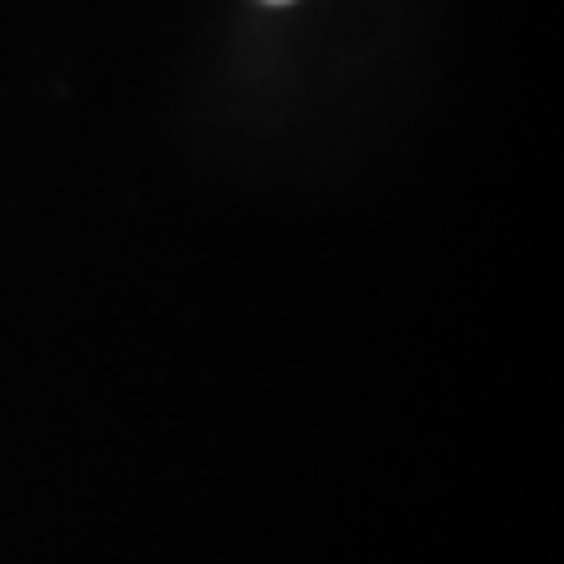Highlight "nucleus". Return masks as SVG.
Wrapping results in <instances>:
<instances>
[{
	"label": "nucleus",
	"mask_w": 564,
	"mask_h": 564,
	"mask_svg": "<svg viewBox=\"0 0 564 564\" xmlns=\"http://www.w3.org/2000/svg\"><path fill=\"white\" fill-rule=\"evenodd\" d=\"M273 6H288V0H273Z\"/></svg>",
	"instance_id": "1"
}]
</instances>
